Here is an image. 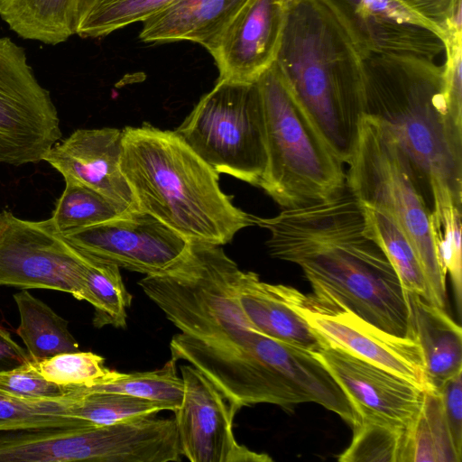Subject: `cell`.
<instances>
[{"instance_id": "obj_1", "label": "cell", "mask_w": 462, "mask_h": 462, "mask_svg": "<svg viewBox=\"0 0 462 462\" xmlns=\"http://www.w3.org/2000/svg\"><path fill=\"white\" fill-rule=\"evenodd\" d=\"M254 220L270 233V255L299 265L313 294L338 301L386 332L416 340L406 291L366 234L362 206L346 187L328 201Z\"/></svg>"}, {"instance_id": "obj_2", "label": "cell", "mask_w": 462, "mask_h": 462, "mask_svg": "<svg viewBox=\"0 0 462 462\" xmlns=\"http://www.w3.org/2000/svg\"><path fill=\"white\" fill-rule=\"evenodd\" d=\"M363 115L380 121L406 154L430 209L448 191L462 207V116L450 108L443 65L410 53L363 58Z\"/></svg>"}, {"instance_id": "obj_3", "label": "cell", "mask_w": 462, "mask_h": 462, "mask_svg": "<svg viewBox=\"0 0 462 462\" xmlns=\"http://www.w3.org/2000/svg\"><path fill=\"white\" fill-rule=\"evenodd\" d=\"M286 85L343 163L363 116V58L321 0H291L274 61Z\"/></svg>"}, {"instance_id": "obj_4", "label": "cell", "mask_w": 462, "mask_h": 462, "mask_svg": "<svg viewBox=\"0 0 462 462\" xmlns=\"http://www.w3.org/2000/svg\"><path fill=\"white\" fill-rule=\"evenodd\" d=\"M121 166L138 209L189 242L223 245L254 225L221 190L219 173L175 131L125 127Z\"/></svg>"}, {"instance_id": "obj_5", "label": "cell", "mask_w": 462, "mask_h": 462, "mask_svg": "<svg viewBox=\"0 0 462 462\" xmlns=\"http://www.w3.org/2000/svg\"><path fill=\"white\" fill-rule=\"evenodd\" d=\"M267 168L259 185L283 208L328 201L346 189L343 162L295 98L273 63L256 81Z\"/></svg>"}, {"instance_id": "obj_6", "label": "cell", "mask_w": 462, "mask_h": 462, "mask_svg": "<svg viewBox=\"0 0 462 462\" xmlns=\"http://www.w3.org/2000/svg\"><path fill=\"white\" fill-rule=\"evenodd\" d=\"M243 272L221 245L190 242L181 259L138 284L181 334L224 344L256 331L238 299Z\"/></svg>"}, {"instance_id": "obj_7", "label": "cell", "mask_w": 462, "mask_h": 462, "mask_svg": "<svg viewBox=\"0 0 462 462\" xmlns=\"http://www.w3.org/2000/svg\"><path fill=\"white\" fill-rule=\"evenodd\" d=\"M348 165L346 189L361 205L382 210L397 223L420 260L430 303L444 309L447 274L431 237L430 209L406 154L380 121L363 115Z\"/></svg>"}, {"instance_id": "obj_8", "label": "cell", "mask_w": 462, "mask_h": 462, "mask_svg": "<svg viewBox=\"0 0 462 462\" xmlns=\"http://www.w3.org/2000/svg\"><path fill=\"white\" fill-rule=\"evenodd\" d=\"M170 349L176 363L188 362L209 379L236 413L257 403L289 409L309 402L299 366L286 345L260 332L224 344L179 333Z\"/></svg>"}, {"instance_id": "obj_9", "label": "cell", "mask_w": 462, "mask_h": 462, "mask_svg": "<svg viewBox=\"0 0 462 462\" xmlns=\"http://www.w3.org/2000/svg\"><path fill=\"white\" fill-rule=\"evenodd\" d=\"M175 132L218 173L259 187L268 158L257 82L217 80Z\"/></svg>"}, {"instance_id": "obj_10", "label": "cell", "mask_w": 462, "mask_h": 462, "mask_svg": "<svg viewBox=\"0 0 462 462\" xmlns=\"http://www.w3.org/2000/svg\"><path fill=\"white\" fill-rule=\"evenodd\" d=\"M60 138L58 110L24 49L0 37V162L37 163Z\"/></svg>"}, {"instance_id": "obj_11", "label": "cell", "mask_w": 462, "mask_h": 462, "mask_svg": "<svg viewBox=\"0 0 462 462\" xmlns=\"http://www.w3.org/2000/svg\"><path fill=\"white\" fill-rule=\"evenodd\" d=\"M284 302L331 347L380 365L430 391L420 347L415 339L386 332L338 301L273 284Z\"/></svg>"}, {"instance_id": "obj_12", "label": "cell", "mask_w": 462, "mask_h": 462, "mask_svg": "<svg viewBox=\"0 0 462 462\" xmlns=\"http://www.w3.org/2000/svg\"><path fill=\"white\" fill-rule=\"evenodd\" d=\"M88 262L51 217L32 221L0 211V286L60 291L83 300Z\"/></svg>"}, {"instance_id": "obj_13", "label": "cell", "mask_w": 462, "mask_h": 462, "mask_svg": "<svg viewBox=\"0 0 462 462\" xmlns=\"http://www.w3.org/2000/svg\"><path fill=\"white\" fill-rule=\"evenodd\" d=\"M79 252L97 262L151 275L173 265L190 242L152 215L137 210L63 235Z\"/></svg>"}, {"instance_id": "obj_14", "label": "cell", "mask_w": 462, "mask_h": 462, "mask_svg": "<svg viewBox=\"0 0 462 462\" xmlns=\"http://www.w3.org/2000/svg\"><path fill=\"white\" fill-rule=\"evenodd\" d=\"M183 399L174 411L180 456L191 462H270L237 442L236 412L216 385L191 365H180Z\"/></svg>"}, {"instance_id": "obj_15", "label": "cell", "mask_w": 462, "mask_h": 462, "mask_svg": "<svg viewBox=\"0 0 462 462\" xmlns=\"http://www.w3.org/2000/svg\"><path fill=\"white\" fill-rule=\"evenodd\" d=\"M349 34L362 58L410 53L435 60L445 51L436 30L394 0H321Z\"/></svg>"}, {"instance_id": "obj_16", "label": "cell", "mask_w": 462, "mask_h": 462, "mask_svg": "<svg viewBox=\"0 0 462 462\" xmlns=\"http://www.w3.org/2000/svg\"><path fill=\"white\" fill-rule=\"evenodd\" d=\"M313 355L340 385L360 420L408 427L417 415L424 391L407 379L335 347Z\"/></svg>"}, {"instance_id": "obj_17", "label": "cell", "mask_w": 462, "mask_h": 462, "mask_svg": "<svg viewBox=\"0 0 462 462\" xmlns=\"http://www.w3.org/2000/svg\"><path fill=\"white\" fill-rule=\"evenodd\" d=\"M291 0H249L208 51L217 80L254 83L274 63Z\"/></svg>"}, {"instance_id": "obj_18", "label": "cell", "mask_w": 462, "mask_h": 462, "mask_svg": "<svg viewBox=\"0 0 462 462\" xmlns=\"http://www.w3.org/2000/svg\"><path fill=\"white\" fill-rule=\"evenodd\" d=\"M123 130L112 127L78 129L57 143L43 161L64 179L73 180L101 193L125 212L138 207L123 172Z\"/></svg>"}, {"instance_id": "obj_19", "label": "cell", "mask_w": 462, "mask_h": 462, "mask_svg": "<svg viewBox=\"0 0 462 462\" xmlns=\"http://www.w3.org/2000/svg\"><path fill=\"white\" fill-rule=\"evenodd\" d=\"M121 439L112 425L0 430V462H112Z\"/></svg>"}, {"instance_id": "obj_20", "label": "cell", "mask_w": 462, "mask_h": 462, "mask_svg": "<svg viewBox=\"0 0 462 462\" xmlns=\"http://www.w3.org/2000/svg\"><path fill=\"white\" fill-rule=\"evenodd\" d=\"M249 0H176L143 22L144 42L189 41L209 51Z\"/></svg>"}, {"instance_id": "obj_21", "label": "cell", "mask_w": 462, "mask_h": 462, "mask_svg": "<svg viewBox=\"0 0 462 462\" xmlns=\"http://www.w3.org/2000/svg\"><path fill=\"white\" fill-rule=\"evenodd\" d=\"M411 321L430 391L462 371V332L444 309L406 291Z\"/></svg>"}, {"instance_id": "obj_22", "label": "cell", "mask_w": 462, "mask_h": 462, "mask_svg": "<svg viewBox=\"0 0 462 462\" xmlns=\"http://www.w3.org/2000/svg\"><path fill=\"white\" fill-rule=\"evenodd\" d=\"M238 299L253 328L267 337L316 353L328 346L273 288L254 272H243Z\"/></svg>"}, {"instance_id": "obj_23", "label": "cell", "mask_w": 462, "mask_h": 462, "mask_svg": "<svg viewBox=\"0 0 462 462\" xmlns=\"http://www.w3.org/2000/svg\"><path fill=\"white\" fill-rule=\"evenodd\" d=\"M78 0H0V17L18 36L56 45L76 34Z\"/></svg>"}, {"instance_id": "obj_24", "label": "cell", "mask_w": 462, "mask_h": 462, "mask_svg": "<svg viewBox=\"0 0 462 462\" xmlns=\"http://www.w3.org/2000/svg\"><path fill=\"white\" fill-rule=\"evenodd\" d=\"M20 315L16 334L23 341L32 361L58 354L79 351V344L68 328V321L27 290L14 294Z\"/></svg>"}, {"instance_id": "obj_25", "label": "cell", "mask_w": 462, "mask_h": 462, "mask_svg": "<svg viewBox=\"0 0 462 462\" xmlns=\"http://www.w3.org/2000/svg\"><path fill=\"white\" fill-rule=\"evenodd\" d=\"M78 388L82 393H114L157 402L174 412L183 399L184 382L171 358L152 371L125 374L111 370L105 377Z\"/></svg>"}, {"instance_id": "obj_26", "label": "cell", "mask_w": 462, "mask_h": 462, "mask_svg": "<svg viewBox=\"0 0 462 462\" xmlns=\"http://www.w3.org/2000/svg\"><path fill=\"white\" fill-rule=\"evenodd\" d=\"M361 206L366 234L374 239L385 254L403 290L418 294L430 302L427 282L409 239L388 214Z\"/></svg>"}, {"instance_id": "obj_27", "label": "cell", "mask_w": 462, "mask_h": 462, "mask_svg": "<svg viewBox=\"0 0 462 462\" xmlns=\"http://www.w3.org/2000/svg\"><path fill=\"white\" fill-rule=\"evenodd\" d=\"M439 394L424 392L420 408L407 427L406 462H460Z\"/></svg>"}, {"instance_id": "obj_28", "label": "cell", "mask_w": 462, "mask_h": 462, "mask_svg": "<svg viewBox=\"0 0 462 462\" xmlns=\"http://www.w3.org/2000/svg\"><path fill=\"white\" fill-rule=\"evenodd\" d=\"M176 0H78L76 34L97 38L143 22Z\"/></svg>"}, {"instance_id": "obj_29", "label": "cell", "mask_w": 462, "mask_h": 462, "mask_svg": "<svg viewBox=\"0 0 462 462\" xmlns=\"http://www.w3.org/2000/svg\"><path fill=\"white\" fill-rule=\"evenodd\" d=\"M462 207L457 205L448 192H438L432 197L430 208V230L440 268L449 274L457 310L462 301V253H461Z\"/></svg>"}, {"instance_id": "obj_30", "label": "cell", "mask_w": 462, "mask_h": 462, "mask_svg": "<svg viewBox=\"0 0 462 462\" xmlns=\"http://www.w3.org/2000/svg\"><path fill=\"white\" fill-rule=\"evenodd\" d=\"M88 259L84 300L94 307L93 325L125 328L126 310L131 305L132 295L125 287L120 268Z\"/></svg>"}, {"instance_id": "obj_31", "label": "cell", "mask_w": 462, "mask_h": 462, "mask_svg": "<svg viewBox=\"0 0 462 462\" xmlns=\"http://www.w3.org/2000/svg\"><path fill=\"white\" fill-rule=\"evenodd\" d=\"M58 199L51 218L58 230L66 235L114 219L125 212L97 190L69 179Z\"/></svg>"}, {"instance_id": "obj_32", "label": "cell", "mask_w": 462, "mask_h": 462, "mask_svg": "<svg viewBox=\"0 0 462 462\" xmlns=\"http://www.w3.org/2000/svg\"><path fill=\"white\" fill-rule=\"evenodd\" d=\"M75 397L69 405L71 418L93 425H110L136 417L154 415L168 410L160 402L114 393H82L74 386Z\"/></svg>"}, {"instance_id": "obj_33", "label": "cell", "mask_w": 462, "mask_h": 462, "mask_svg": "<svg viewBox=\"0 0 462 462\" xmlns=\"http://www.w3.org/2000/svg\"><path fill=\"white\" fill-rule=\"evenodd\" d=\"M340 462H406L407 427L361 420Z\"/></svg>"}, {"instance_id": "obj_34", "label": "cell", "mask_w": 462, "mask_h": 462, "mask_svg": "<svg viewBox=\"0 0 462 462\" xmlns=\"http://www.w3.org/2000/svg\"><path fill=\"white\" fill-rule=\"evenodd\" d=\"M74 397V385L69 394L59 399L23 400L0 392V430L91 424L69 416Z\"/></svg>"}, {"instance_id": "obj_35", "label": "cell", "mask_w": 462, "mask_h": 462, "mask_svg": "<svg viewBox=\"0 0 462 462\" xmlns=\"http://www.w3.org/2000/svg\"><path fill=\"white\" fill-rule=\"evenodd\" d=\"M105 359L92 352H66L32 361L35 369L48 381L59 385H89L109 374Z\"/></svg>"}, {"instance_id": "obj_36", "label": "cell", "mask_w": 462, "mask_h": 462, "mask_svg": "<svg viewBox=\"0 0 462 462\" xmlns=\"http://www.w3.org/2000/svg\"><path fill=\"white\" fill-rule=\"evenodd\" d=\"M32 361L15 369L1 372L0 392L23 400L59 399L71 392L73 385L63 386L46 380Z\"/></svg>"}, {"instance_id": "obj_37", "label": "cell", "mask_w": 462, "mask_h": 462, "mask_svg": "<svg viewBox=\"0 0 462 462\" xmlns=\"http://www.w3.org/2000/svg\"><path fill=\"white\" fill-rule=\"evenodd\" d=\"M430 23L444 42L450 32H462V0H394Z\"/></svg>"}, {"instance_id": "obj_38", "label": "cell", "mask_w": 462, "mask_h": 462, "mask_svg": "<svg viewBox=\"0 0 462 462\" xmlns=\"http://www.w3.org/2000/svg\"><path fill=\"white\" fill-rule=\"evenodd\" d=\"M462 371L447 380L437 391L457 450L462 454Z\"/></svg>"}, {"instance_id": "obj_39", "label": "cell", "mask_w": 462, "mask_h": 462, "mask_svg": "<svg viewBox=\"0 0 462 462\" xmlns=\"http://www.w3.org/2000/svg\"><path fill=\"white\" fill-rule=\"evenodd\" d=\"M31 361L27 350L13 339L8 330L0 326V373L15 369Z\"/></svg>"}]
</instances>
